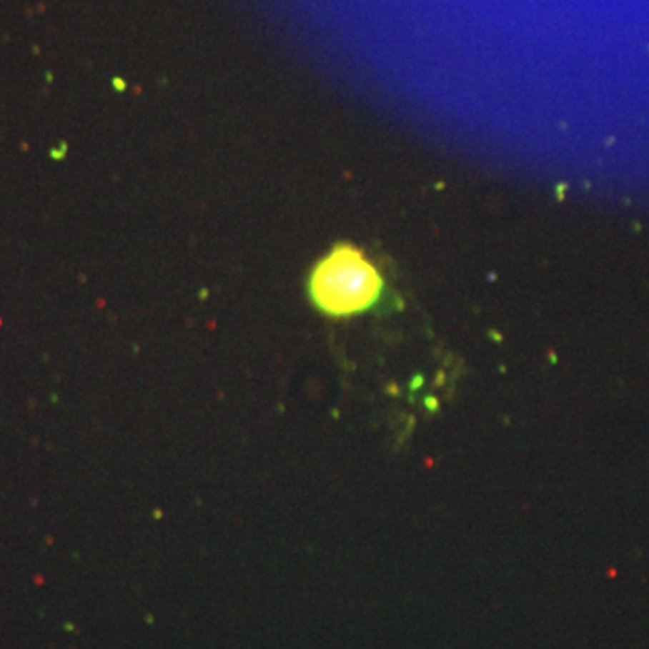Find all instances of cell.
I'll use <instances>...</instances> for the list:
<instances>
[{"instance_id":"1","label":"cell","mask_w":649,"mask_h":649,"mask_svg":"<svg viewBox=\"0 0 649 649\" xmlns=\"http://www.w3.org/2000/svg\"><path fill=\"white\" fill-rule=\"evenodd\" d=\"M307 298L334 319L374 312L386 298V282L374 262L352 244H337L307 276Z\"/></svg>"}]
</instances>
